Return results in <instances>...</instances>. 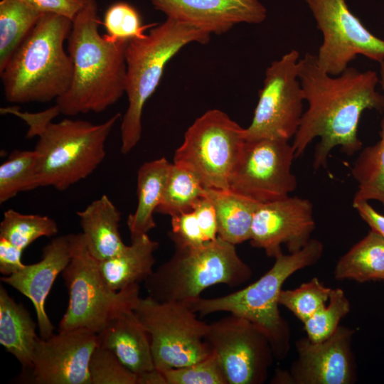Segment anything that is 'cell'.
I'll use <instances>...</instances> for the list:
<instances>
[{"label":"cell","mask_w":384,"mask_h":384,"mask_svg":"<svg viewBox=\"0 0 384 384\" xmlns=\"http://www.w3.org/2000/svg\"><path fill=\"white\" fill-rule=\"evenodd\" d=\"M97 336L98 344L137 375L155 368L149 334L133 310L114 317Z\"/></svg>","instance_id":"obj_20"},{"label":"cell","mask_w":384,"mask_h":384,"mask_svg":"<svg viewBox=\"0 0 384 384\" xmlns=\"http://www.w3.org/2000/svg\"><path fill=\"white\" fill-rule=\"evenodd\" d=\"M210 34L167 17L125 50L128 106L120 125L121 152L129 154L141 139L143 108L156 89L169 61L185 46L208 43Z\"/></svg>","instance_id":"obj_6"},{"label":"cell","mask_w":384,"mask_h":384,"mask_svg":"<svg viewBox=\"0 0 384 384\" xmlns=\"http://www.w3.org/2000/svg\"><path fill=\"white\" fill-rule=\"evenodd\" d=\"M299 53L292 49L266 69L246 141L294 137L303 115L304 96L298 75Z\"/></svg>","instance_id":"obj_11"},{"label":"cell","mask_w":384,"mask_h":384,"mask_svg":"<svg viewBox=\"0 0 384 384\" xmlns=\"http://www.w3.org/2000/svg\"><path fill=\"white\" fill-rule=\"evenodd\" d=\"M133 311L149 334L155 368L189 366L212 353L205 340L208 324L198 319L187 303L148 296L139 297Z\"/></svg>","instance_id":"obj_10"},{"label":"cell","mask_w":384,"mask_h":384,"mask_svg":"<svg viewBox=\"0 0 384 384\" xmlns=\"http://www.w3.org/2000/svg\"><path fill=\"white\" fill-rule=\"evenodd\" d=\"M167 17L208 33L228 32L238 23H260L267 9L258 0H149Z\"/></svg>","instance_id":"obj_18"},{"label":"cell","mask_w":384,"mask_h":384,"mask_svg":"<svg viewBox=\"0 0 384 384\" xmlns=\"http://www.w3.org/2000/svg\"><path fill=\"white\" fill-rule=\"evenodd\" d=\"M336 279L358 282L384 280V238L370 230L338 260Z\"/></svg>","instance_id":"obj_26"},{"label":"cell","mask_w":384,"mask_h":384,"mask_svg":"<svg viewBox=\"0 0 384 384\" xmlns=\"http://www.w3.org/2000/svg\"><path fill=\"white\" fill-rule=\"evenodd\" d=\"M206 241L218 237V219L214 206L203 196L196 204L193 210Z\"/></svg>","instance_id":"obj_39"},{"label":"cell","mask_w":384,"mask_h":384,"mask_svg":"<svg viewBox=\"0 0 384 384\" xmlns=\"http://www.w3.org/2000/svg\"><path fill=\"white\" fill-rule=\"evenodd\" d=\"M171 164L165 157L144 163L137 172V206L127 224L131 238L156 227L154 213L159 206Z\"/></svg>","instance_id":"obj_24"},{"label":"cell","mask_w":384,"mask_h":384,"mask_svg":"<svg viewBox=\"0 0 384 384\" xmlns=\"http://www.w3.org/2000/svg\"><path fill=\"white\" fill-rule=\"evenodd\" d=\"M34 321L22 304L16 303L0 286V343L30 371L36 345Z\"/></svg>","instance_id":"obj_23"},{"label":"cell","mask_w":384,"mask_h":384,"mask_svg":"<svg viewBox=\"0 0 384 384\" xmlns=\"http://www.w3.org/2000/svg\"><path fill=\"white\" fill-rule=\"evenodd\" d=\"M1 114L20 117L29 127L26 137H38L34 150L38 159L39 186L58 191L86 178L100 165L106 155V141L121 117L117 113L100 124L70 119L52 122L60 114L56 105L37 113L4 107Z\"/></svg>","instance_id":"obj_3"},{"label":"cell","mask_w":384,"mask_h":384,"mask_svg":"<svg viewBox=\"0 0 384 384\" xmlns=\"http://www.w3.org/2000/svg\"><path fill=\"white\" fill-rule=\"evenodd\" d=\"M77 215L88 250L97 260L112 257L126 248L119 230L121 213L107 195L93 201Z\"/></svg>","instance_id":"obj_21"},{"label":"cell","mask_w":384,"mask_h":384,"mask_svg":"<svg viewBox=\"0 0 384 384\" xmlns=\"http://www.w3.org/2000/svg\"><path fill=\"white\" fill-rule=\"evenodd\" d=\"M323 252V243L311 238L300 250L275 257L272 267L245 288L217 298L200 297L187 304L201 316L226 311L247 319L267 336L275 358L284 359L290 348L291 336L279 309L282 285L297 271L317 263Z\"/></svg>","instance_id":"obj_5"},{"label":"cell","mask_w":384,"mask_h":384,"mask_svg":"<svg viewBox=\"0 0 384 384\" xmlns=\"http://www.w3.org/2000/svg\"><path fill=\"white\" fill-rule=\"evenodd\" d=\"M97 0H87L72 21L68 53L73 63L69 89L56 101L60 114L99 113L125 93V50L129 41L100 35Z\"/></svg>","instance_id":"obj_2"},{"label":"cell","mask_w":384,"mask_h":384,"mask_svg":"<svg viewBox=\"0 0 384 384\" xmlns=\"http://www.w3.org/2000/svg\"><path fill=\"white\" fill-rule=\"evenodd\" d=\"M205 187L188 169L171 164L161 201L156 213L171 217L193 210L203 196Z\"/></svg>","instance_id":"obj_29"},{"label":"cell","mask_w":384,"mask_h":384,"mask_svg":"<svg viewBox=\"0 0 384 384\" xmlns=\"http://www.w3.org/2000/svg\"><path fill=\"white\" fill-rule=\"evenodd\" d=\"M131 241L119 254L98 261L101 274L112 291L118 292L144 282L154 271V254L159 242L147 234L132 237Z\"/></svg>","instance_id":"obj_22"},{"label":"cell","mask_w":384,"mask_h":384,"mask_svg":"<svg viewBox=\"0 0 384 384\" xmlns=\"http://www.w3.org/2000/svg\"><path fill=\"white\" fill-rule=\"evenodd\" d=\"M174 246L171 257L144 281L148 296L156 301L188 303L209 287H238L252 276L235 245L219 236L197 246Z\"/></svg>","instance_id":"obj_7"},{"label":"cell","mask_w":384,"mask_h":384,"mask_svg":"<svg viewBox=\"0 0 384 384\" xmlns=\"http://www.w3.org/2000/svg\"><path fill=\"white\" fill-rule=\"evenodd\" d=\"M166 384H228L215 353L189 366L161 370Z\"/></svg>","instance_id":"obj_35"},{"label":"cell","mask_w":384,"mask_h":384,"mask_svg":"<svg viewBox=\"0 0 384 384\" xmlns=\"http://www.w3.org/2000/svg\"><path fill=\"white\" fill-rule=\"evenodd\" d=\"M137 384H166L162 371L154 368L137 375Z\"/></svg>","instance_id":"obj_42"},{"label":"cell","mask_w":384,"mask_h":384,"mask_svg":"<svg viewBox=\"0 0 384 384\" xmlns=\"http://www.w3.org/2000/svg\"><path fill=\"white\" fill-rule=\"evenodd\" d=\"M69 235L71 257L62 272L69 299L58 331L85 329L98 334L114 317L134 310L140 297L139 286L136 284L118 292L111 290L82 233Z\"/></svg>","instance_id":"obj_8"},{"label":"cell","mask_w":384,"mask_h":384,"mask_svg":"<svg viewBox=\"0 0 384 384\" xmlns=\"http://www.w3.org/2000/svg\"><path fill=\"white\" fill-rule=\"evenodd\" d=\"M155 25H143L137 9L122 1L112 4L104 16L106 36L112 41L142 38L146 35L145 31Z\"/></svg>","instance_id":"obj_34"},{"label":"cell","mask_w":384,"mask_h":384,"mask_svg":"<svg viewBox=\"0 0 384 384\" xmlns=\"http://www.w3.org/2000/svg\"><path fill=\"white\" fill-rule=\"evenodd\" d=\"M322 34L316 55L321 70L343 73L357 55L378 63L384 60V40L368 31L348 9L346 0H305Z\"/></svg>","instance_id":"obj_12"},{"label":"cell","mask_w":384,"mask_h":384,"mask_svg":"<svg viewBox=\"0 0 384 384\" xmlns=\"http://www.w3.org/2000/svg\"><path fill=\"white\" fill-rule=\"evenodd\" d=\"M23 251L7 240L0 238V272L1 274L9 276L25 266L21 260Z\"/></svg>","instance_id":"obj_40"},{"label":"cell","mask_w":384,"mask_h":384,"mask_svg":"<svg viewBox=\"0 0 384 384\" xmlns=\"http://www.w3.org/2000/svg\"><path fill=\"white\" fill-rule=\"evenodd\" d=\"M90 384H137V375L110 350L97 345L89 363Z\"/></svg>","instance_id":"obj_36"},{"label":"cell","mask_w":384,"mask_h":384,"mask_svg":"<svg viewBox=\"0 0 384 384\" xmlns=\"http://www.w3.org/2000/svg\"><path fill=\"white\" fill-rule=\"evenodd\" d=\"M245 143V128L224 112L210 110L188 128L174 164L193 173L205 188L229 189Z\"/></svg>","instance_id":"obj_9"},{"label":"cell","mask_w":384,"mask_h":384,"mask_svg":"<svg viewBox=\"0 0 384 384\" xmlns=\"http://www.w3.org/2000/svg\"><path fill=\"white\" fill-rule=\"evenodd\" d=\"M42 15L22 0H1L0 71Z\"/></svg>","instance_id":"obj_28"},{"label":"cell","mask_w":384,"mask_h":384,"mask_svg":"<svg viewBox=\"0 0 384 384\" xmlns=\"http://www.w3.org/2000/svg\"><path fill=\"white\" fill-rule=\"evenodd\" d=\"M56 222L47 215L23 214L13 209L4 212L0 223V238L24 250L41 237L57 235Z\"/></svg>","instance_id":"obj_31"},{"label":"cell","mask_w":384,"mask_h":384,"mask_svg":"<svg viewBox=\"0 0 384 384\" xmlns=\"http://www.w3.org/2000/svg\"><path fill=\"white\" fill-rule=\"evenodd\" d=\"M203 196L215 207L218 236L235 245L250 240L253 216L260 203L230 189L205 188Z\"/></svg>","instance_id":"obj_25"},{"label":"cell","mask_w":384,"mask_h":384,"mask_svg":"<svg viewBox=\"0 0 384 384\" xmlns=\"http://www.w3.org/2000/svg\"><path fill=\"white\" fill-rule=\"evenodd\" d=\"M331 289L324 285L318 278L314 277L294 289H282L279 303L304 322L326 304Z\"/></svg>","instance_id":"obj_33"},{"label":"cell","mask_w":384,"mask_h":384,"mask_svg":"<svg viewBox=\"0 0 384 384\" xmlns=\"http://www.w3.org/2000/svg\"><path fill=\"white\" fill-rule=\"evenodd\" d=\"M171 223L169 235L174 245L197 246L207 242L193 210L172 216Z\"/></svg>","instance_id":"obj_37"},{"label":"cell","mask_w":384,"mask_h":384,"mask_svg":"<svg viewBox=\"0 0 384 384\" xmlns=\"http://www.w3.org/2000/svg\"><path fill=\"white\" fill-rule=\"evenodd\" d=\"M40 187L38 154L33 151H13L0 166V204L17 194Z\"/></svg>","instance_id":"obj_30"},{"label":"cell","mask_w":384,"mask_h":384,"mask_svg":"<svg viewBox=\"0 0 384 384\" xmlns=\"http://www.w3.org/2000/svg\"><path fill=\"white\" fill-rule=\"evenodd\" d=\"M353 334V329L339 326L324 341L314 342L307 337L298 340L297 358L289 373L290 383H354L357 373L352 348Z\"/></svg>","instance_id":"obj_17"},{"label":"cell","mask_w":384,"mask_h":384,"mask_svg":"<svg viewBox=\"0 0 384 384\" xmlns=\"http://www.w3.org/2000/svg\"><path fill=\"white\" fill-rule=\"evenodd\" d=\"M97 345V334L85 329L40 337L29 371L30 383L90 384L89 363Z\"/></svg>","instance_id":"obj_16"},{"label":"cell","mask_w":384,"mask_h":384,"mask_svg":"<svg viewBox=\"0 0 384 384\" xmlns=\"http://www.w3.org/2000/svg\"><path fill=\"white\" fill-rule=\"evenodd\" d=\"M298 75L308 103L292 144L295 157L300 156L316 137L320 142L314 154L313 167L325 168L331 150L340 146L347 155L361 150L358 137L360 119L366 110L382 111L384 97L377 90V72L348 67L331 75L319 66L316 55L299 58Z\"/></svg>","instance_id":"obj_1"},{"label":"cell","mask_w":384,"mask_h":384,"mask_svg":"<svg viewBox=\"0 0 384 384\" xmlns=\"http://www.w3.org/2000/svg\"><path fill=\"white\" fill-rule=\"evenodd\" d=\"M71 257L70 235L54 238L43 249L41 260L25 265L19 271L1 277V281L12 287L33 304L41 338L53 335L54 326L45 309L47 297L58 275L64 270Z\"/></svg>","instance_id":"obj_19"},{"label":"cell","mask_w":384,"mask_h":384,"mask_svg":"<svg viewBox=\"0 0 384 384\" xmlns=\"http://www.w3.org/2000/svg\"><path fill=\"white\" fill-rule=\"evenodd\" d=\"M380 64V84L384 97V60ZM380 139L362 149L356 159L351 174L358 183L353 200L376 201L384 206V102Z\"/></svg>","instance_id":"obj_27"},{"label":"cell","mask_w":384,"mask_h":384,"mask_svg":"<svg viewBox=\"0 0 384 384\" xmlns=\"http://www.w3.org/2000/svg\"><path fill=\"white\" fill-rule=\"evenodd\" d=\"M329 304L318 309L306 320L304 329L307 338L318 342L329 338L340 326V321L350 311L349 300L341 288L332 289Z\"/></svg>","instance_id":"obj_32"},{"label":"cell","mask_w":384,"mask_h":384,"mask_svg":"<svg viewBox=\"0 0 384 384\" xmlns=\"http://www.w3.org/2000/svg\"><path fill=\"white\" fill-rule=\"evenodd\" d=\"M315 227L313 203L307 198L289 196L259 204L250 240L252 246L275 258L282 253V244L289 253L302 249L311 239Z\"/></svg>","instance_id":"obj_15"},{"label":"cell","mask_w":384,"mask_h":384,"mask_svg":"<svg viewBox=\"0 0 384 384\" xmlns=\"http://www.w3.org/2000/svg\"><path fill=\"white\" fill-rule=\"evenodd\" d=\"M294 151L289 142L246 141L229 181V189L258 203L289 196L297 186L292 171Z\"/></svg>","instance_id":"obj_14"},{"label":"cell","mask_w":384,"mask_h":384,"mask_svg":"<svg viewBox=\"0 0 384 384\" xmlns=\"http://www.w3.org/2000/svg\"><path fill=\"white\" fill-rule=\"evenodd\" d=\"M352 206L370 230L384 238V215L378 212L368 201L353 200Z\"/></svg>","instance_id":"obj_41"},{"label":"cell","mask_w":384,"mask_h":384,"mask_svg":"<svg viewBox=\"0 0 384 384\" xmlns=\"http://www.w3.org/2000/svg\"><path fill=\"white\" fill-rule=\"evenodd\" d=\"M383 282H384V280H383Z\"/></svg>","instance_id":"obj_43"},{"label":"cell","mask_w":384,"mask_h":384,"mask_svg":"<svg viewBox=\"0 0 384 384\" xmlns=\"http://www.w3.org/2000/svg\"><path fill=\"white\" fill-rule=\"evenodd\" d=\"M72 21L44 14L0 71L6 100L11 103L46 102L69 89L73 63L64 43Z\"/></svg>","instance_id":"obj_4"},{"label":"cell","mask_w":384,"mask_h":384,"mask_svg":"<svg viewBox=\"0 0 384 384\" xmlns=\"http://www.w3.org/2000/svg\"><path fill=\"white\" fill-rule=\"evenodd\" d=\"M205 340L218 357L228 384H262L273 363L267 336L246 319L230 314L208 324Z\"/></svg>","instance_id":"obj_13"},{"label":"cell","mask_w":384,"mask_h":384,"mask_svg":"<svg viewBox=\"0 0 384 384\" xmlns=\"http://www.w3.org/2000/svg\"><path fill=\"white\" fill-rule=\"evenodd\" d=\"M41 14H55L72 21L87 0H22Z\"/></svg>","instance_id":"obj_38"}]
</instances>
